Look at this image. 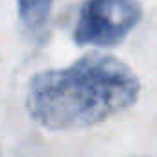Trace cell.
Returning <instances> with one entry per match:
<instances>
[{"label":"cell","mask_w":157,"mask_h":157,"mask_svg":"<svg viewBox=\"0 0 157 157\" xmlns=\"http://www.w3.org/2000/svg\"><path fill=\"white\" fill-rule=\"evenodd\" d=\"M139 78L120 59L87 54L65 68L35 74L26 91L28 115L48 131L96 126L131 107Z\"/></svg>","instance_id":"cell-1"},{"label":"cell","mask_w":157,"mask_h":157,"mask_svg":"<svg viewBox=\"0 0 157 157\" xmlns=\"http://www.w3.org/2000/svg\"><path fill=\"white\" fill-rule=\"evenodd\" d=\"M140 19L142 8L137 0H85L72 37L80 46H115Z\"/></svg>","instance_id":"cell-2"},{"label":"cell","mask_w":157,"mask_h":157,"mask_svg":"<svg viewBox=\"0 0 157 157\" xmlns=\"http://www.w3.org/2000/svg\"><path fill=\"white\" fill-rule=\"evenodd\" d=\"M19 15L28 32H41L48 21L52 0H17Z\"/></svg>","instance_id":"cell-3"},{"label":"cell","mask_w":157,"mask_h":157,"mask_svg":"<svg viewBox=\"0 0 157 157\" xmlns=\"http://www.w3.org/2000/svg\"><path fill=\"white\" fill-rule=\"evenodd\" d=\"M0 157H2V151H0Z\"/></svg>","instance_id":"cell-4"}]
</instances>
